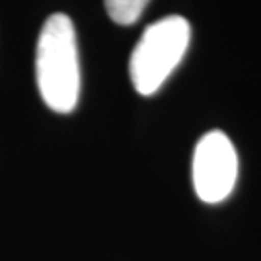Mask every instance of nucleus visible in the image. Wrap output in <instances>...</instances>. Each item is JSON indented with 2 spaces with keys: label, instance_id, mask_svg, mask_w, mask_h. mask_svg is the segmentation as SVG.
Listing matches in <instances>:
<instances>
[{
  "label": "nucleus",
  "instance_id": "1",
  "mask_svg": "<svg viewBox=\"0 0 261 261\" xmlns=\"http://www.w3.org/2000/svg\"><path fill=\"white\" fill-rule=\"evenodd\" d=\"M39 93L50 111L68 114L80 99V56L74 21L66 14H53L43 23L35 50Z\"/></svg>",
  "mask_w": 261,
  "mask_h": 261
},
{
  "label": "nucleus",
  "instance_id": "2",
  "mask_svg": "<svg viewBox=\"0 0 261 261\" xmlns=\"http://www.w3.org/2000/svg\"><path fill=\"white\" fill-rule=\"evenodd\" d=\"M192 39L190 21L168 16L151 23L130 56V80L143 97L157 93L168 75L182 62Z\"/></svg>",
  "mask_w": 261,
  "mask_h": 261
},
{
  "label": "nucleus",
  "instance_id": "3",
  "mask_svg": "<svg viewBox=\"0 0 261 261\" xmlns=\"http://www.w3.org/2000/svg\"><path fill=\"white\" fill-rule=\"evenodd\" d=\"M192 178L197 197L205 203H221L232 194L238 178V155L224 132H207L197 141Z\"/></svg>",
  "mask_w": 261,
  "mask_h": 261
},
{
  "label": "nucleus",
  "instance_id": "4",
  "mask_svg": "<svg viewBox=\"0 0 261 261\" xmlns=\"http://www.w3.org/2000/svg\"><path fill=\"white\" fill-rule=\"evenodd\" d=\"M149 0H105L109 18L118 25H132L141 18Z\"/></svg>",
  "mask_w": 261,
  "mask_h": 261
}]
</instances>
